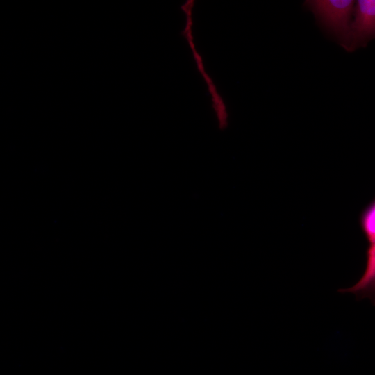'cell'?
Wrapping results in <instances>:
<instances>
[{
	"instance_id": "6da1fadb",
	"label": "cell",
	"mask_w": 375,
	"mask_h": 375,
	"mask_svg": "<svg viewBox=\"0 0 375 375\" xmlns=\"http://www.w3.org/2000/svg\"><path fill=\"white\" fill-rule=\"evenodd\" d=\"M303 6L313 14L317 24L327 36L351 52L355 1L307 0Z\"/></svg>"
},
{
	"instance_id": "7a4b0ae2",
	"label": "cell",
	"mask_w": 375,
	"mask_h": 375,
	"mask_svg": "<svg viewBox=\"0 0 375 375\" xmlns=\"http://www.w3.org/2000/svg\"><path fill=\"white\" fill-rule=\"evenodd\" d=\"M375 39V0L356 1L352 28L351 52L365 47Z\"/></svg>"
},
{
	"instance_id": "3957f363",
	"label": "cell",
	"mask_w": 375,
	"mask_h": 375,
	"mask_svg": "<svg viewBox=\"0 0 375 375\" xmlns=\"http://www.w3.org/2000/svg\"><path fill=\"white\" fill-rule=\"evenodd\" d=\"M363 215L368 227L375 231V201L365 210Z\"/></svg>"
},
{
	"instance_id": "277c9868",
	"label": "cell",
	"mask_w": 375,
	"mask_h": 375,
	"mask_svg": "<svg viewBox=\"0 0 375 375\" xmlns=\"http://www.w3.org/2000/svg\"><path fill=\"white\" fill-rule=\"evenodd\" d=\"M194 53L195 58H196V59L197 60V62H201V58H200L199 56L197 55V53H196L195 50H194Z\"/></svg>"
},
{
	"instance_id": "5b68a950",
	"label": "cell",
	"mask_w": 375,
	"mask_h": 375,
	"mask_svg": "<svg viewBox=\"0 0 375 375\" xmlns=\"http://www.w3.org/2000/svg\"><path fill=\"white\" fill-rule=\"evenodd\" d=\"M203 75H204V77L206 78L207 82L208 84H211L212 81H210V79L208 77L207 74L203 73Z\"/></svg>"
},
{
	"instance_id": "8992f818",
	"label": "cell",
	"mask_w": 375,
	"mask_h": 375,
	"mask_svg": "<svg viewBox=\"0 0 375 375\" xmlns=\"http://www.w3.org/2000/svg\"><path fill=\"white\" fill-rule=\"evenodd\" d=\"M198 64H199V68L200 69V71L202 72V73H204L203 72V67H202V65H201V62H197Z\"/></svg>"
},
{
	"instance_id": "52a82bcc",
	"label": "cell",
	"mask_w": 375,
	"mask_h": 375,
	"mask_svg": "<svg viewBox=\"0 0 375 375\" xmlns=\"http://www.w3.org/2000/svg\"><path fill=\"white\" fill-rule=\"evenodd\" d=\"M188 37H189V40H191V39H192V36H191V31H190V30L188 31Z\"/></svg>"
},
{
	"instance_id": "ba28073f",
	"label": "cell",
	"mask_w": 375,
	"mask_h": 375,
	"mask_svg": "<svg viewBox=\"0 0 375 375\" xmlns=\"http://www.w3.org/2000/svg\"><path fill=\"white\" fill-rule=\"evenodd\" d=\"M189 42H190V46H191L192 49L193 51H194V44H193V43L192 42V40H189Z\"/></svg>"
},
{
	"instance_id": "9c48e42d",
	"label": "cell",
	"mask_w": 375,
	"mask_h": 375,
	"mask_svg": "<svg viewBox=\"0 0 375 375\" xmlns=\"http://www.w3.org/2000/svg\"><path fill=\"white\" fill-rule=\"evenodd\" d=\"M192 2H193V1H188L186 3V4H185V7H188V5H189V3H192Z\"/></svg>"
},
{
	"instance_id": "30bf717a",
	"label": "cell",
	"mask_w": 375,
	"mask_h": 375,
	"mask_svg": "<svg viewBox=\"0 0 375 375\" xmlns=\"http://www.w3.org/2000/svg\"><path fill=\"white\" fill-rule=\"evenodd\" d=\"M182 8L185 11V12H187L188 11V10H187L185 6H182Z\"/></svg>"
}]
</instances>
